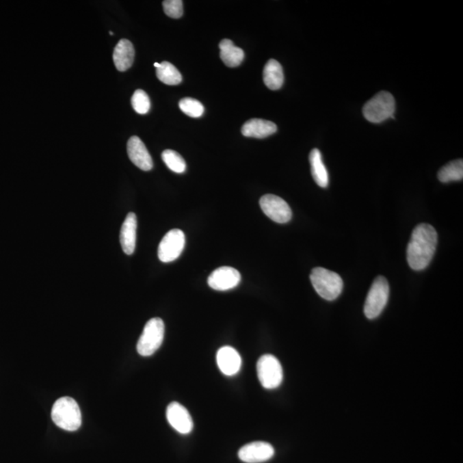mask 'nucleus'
Wrapping results in <instances>:
<instances>
[{"instance_id":"nucleus-15","label":"nucleus","mask_w":463,"mask_h":463,"mask_svg":"<svg viewBox=\"0 0 463 463\" xmlns=\"http://www.w3.org/2000/svg\"><path fill=\"white\" fill-rule=\"evenodd\" d=\"M137 228V215L131 212L127 215L120 231V244L127 255L133 254L136 248Z\"/></svg>"},{"instance_id":"nucleus-4","label":"nucleus","mask_w":463,"mask_h":463,"mask_svg":"<svg viewBox=\"0 0 463 463\" xmlns=\"http://www.w3.org/2000/svg\"><path fill=\"white\" fill-rule=\"evenodd\" d=\"M395 110L394 96L387 91H381L365 104L363 115L371 123H381L390 118L394 119Z\"/></svg>"},{"instance_id":"nucleus-16","label":"nucleus","mask_w":463,"mask_h":463,"mask_svg":"<svg viewBox=\"0 0 463 463\" xmlns=\"http://www.w3.org/2000/svg\"><path fill=\"white\" fill-rule=\"evenodd\" d=\"M135 50L129 40L122 39L115 47L113 59L115 66L120 72L130 69L134 62Z\"/></svg>"},{"instance_id":"nucleus-8","label":"nucleus","mask_w":463,"mask_h":463,"mask_svg":"<svg viewBox=\"0 0 463 463\" xmlns=\"http://www.w3.org/2000/svg\"><path fill=\"white\" fill-rule=\"evenodd\" d=\"M185 236L181 229H172L161 239L158 248L159 259L170 263L178 259L185 248Z\"/></svg>"},{"instance_id":"nucleus-23","label":"nucleus","mask_w":463,"mask_h":463,"mask_svg":"<svg viewBox=\"0 0 463 463\" xmlns=\"http://www.w3.org/2000/svg\"><path fill=\"white\" fill-rule=\"evenodd\" d=\"M161 158L167 167L176 174H183L187 169L184 158L176 151L166 150L162 152Z\"/></svg>"},{"instance_id":"nucleus-5","label":"nucleus","mask_w":463,"mask_h":463,"mask_svg":"<svg viewBox=\"0 0 463 463\" xmlns=\"http://www.w3.org/2000/svg\"><path fill=\"white\" fill-rule=\"evenodd\" d=\"M165 326L162 319L154 317L148 320L137 345L138 354L147 357L154 354L163 343Z\"/></svg>"},{"instance_id":"nucleus-1","label":"nucleus","mask_w":463,"mask_h":463,"mask_svg":"<svg viewBox=\"0 0 463 463\" xmlns=\"http://www.w3.org/2000/svg\"><path fill=\"white\" fill-rule=\"evenodd\" d=\"M438 245L436 229L427 223H421L412 233L407 250V259L410 268L422 270L430 265Z\"/></svg>"},{"instance_id":"nucleus-25","label":"nucleus","mask_w":463,"mask_h":463,"mask_svg":"<svg viewBox=\"0 0 463 463\" xmlns=\"http://www.w3.org/2000/svg\"><path fill=\"white\" fill-rule=\"evenodd\" d=\"M133 109L140 114H146L150 110V100L145 91L137 90L131 97Z\"/></svg>"},{"instance_id":"nucleus-21","label":"nucleus","mask_w":463,"mask_h":463,"mask_svg":"<svg viewBox=\"0 0 463 463\" xmlns=\"http://www.w3.org/2000/svg\"><path fill=\"white\" fill-rule=\"evenodd\" d=\"M157 68V76L161 82L167 85H178L182 82V76L176 67L171 63L164 62L161 64L155 63Z\"/></svg>"},{"instance_id":"nucleus-24","label":"nucleus","mask_w":463,"mask_h":463,"mask_svg":"<svg viewBox=\"0 0 463 463\" xmlns=\"http://www.w3.org/2000/svg\"><path fill=\"white\" fill-rule=\"evenodd\" d=\"M181 110L191 118L201 117L204 111V107L200 101L192 98H184L178 103Z\"/></svg>"},{"instance_id":"nucleus-12","label":"nucleus","mask_w":463,"mask_h":463,"mask_svg":"<svg viewBox=\"0 0 463 463\" xmlns=\"http://www.w3.org/2000/svg\"><path fill=\"white\" fill-rule=\"evenodd\" d=\"M167 419L171 427L181 434H188L194 429L191 414L178 402H171L167 408Z\"/></svg>"},{"instance_id":"nucleus-11","label":"nucleus","mask_w":463,"mask_h":463,"mask_svg":"<svg viewBox=\"0 0 463 463\" xmlns=\"http://www.w3.org/2000/svg\"><path fill=\"white\" fill-rule=\"evenodd\" d=\"M275 455L273 446L266 442H252L243 446L238 455L242 462L246 463H261L269 461Z\"/></svg>"},{"instance_id":"nucleus-6","label":"nucleus","mask_w":463,"mask_h":463,"mask_svg":"<svg viewBox=\"0 0 463 463\" xmlns=\"http://www.w3.org/2000/svg\"><path fill=\"white\" fill-rule=\"evenodd\" d=\"M390 296V286L386 278L378 276L374 280L364 306L365 315L369 319H376L386 306Z\"/></svg>"},{"instance_id":"nucleus-19","label":"nucleus","mask_w":463,"mask_h":463,"mask_svg":"<svg viewBox=\"0 0 463 463\" xmlns=\"http://www.w3.org/2000/svg\"><path fill=\"white\" fill-rule=\"evenodd\" d=\"M309 161L314 181L320 187H327L329 185V174H328L327 169L323 164L322 154H321L320 150L314 148L310 151Z\"/></svg>"},{"instance_id":"nucleus-26","label":"nucleus","mask_w":463,"mask_h":463,"mask_svg":"<svg viewBox=\"0 0 463 463\" xmlns=\"http://www.w3.org/2000/svg\"><path fill=\"white\" fill-rule=\"evenodd\" d=\"M162 6L166 15L172 18H181L183 16V2L181 0H165Z\"/></svg>"},{"instance_id":"nucleus-17","label":"nucleus","mask_w":463,"mask_h":463,"mask_svg":"<svg viewBox=\"0 0 463 463\" xmlns=\"http://www.w3.org/2000/svg\"><path fill=\"white\" fill-rule=\"evenodd\" d=\"M277 127L272 121L252 119L243 124L241 133L245 137L265 138L276 133Z\"/></svg>"},{"instance_id":"nucleus-14","label":"nucleus","mask_w":463,"mask_h":463,"mask_svg":"<svg viewBox=\"0 0 463 463\" xmlns=\"http://www.w3.org/2000/svg\"><path fill=\"white\" fill-rule=\"evenodd\" d=\"M217 365L223 374L234 376L241 367V357L234 347L225 346L221 347L216 356Z\"/></svg>"},{"instance_id":"nucleus-18","label":"nucleus","mask_w":463,"mask_h":463,"mask_svg":"<svg viewBox=\"0 0 463 463\" xmlns=\"http://www.w3.org/2000/svg\"><path fill=\"white\" fill-rule=\"evenodd\" d=\"M220 57L226 66L237 67L244 60L245 53L239 47H235L231 40L224 39L220 42Z\"/></svg>"},{"instance_id":"nucleus-22","label":"nucleus","mask_w":463,"mask_h":463,"mask_svg":"<svg viewBox=\"0 0 463 463\" xmlns=\"http://www.w3.org/2000/svg\"><path fill=\"white\" fill-rule=\"evenodd\" d=\"M438 178L442 183L462 181L463 178V161L462 159L446 164L439 170Z\"/></svg>"},{"instance_id":"nucleus-13","label":"nucleus","mask_w":463,"mask_h":463,"mask_svg":"<svg viewBox=\"0 0 463 463\" xmlns=\"http://www.w3.org/2000/svg\"><path fill=\"white\" fill-rule=\"evenodd\" d=\"M127 153L134 165L143 171L153 168V160L144 142L137 136L131 137L127 143Z\"/></svg>"},{"instance_id":"nucleus-7","label":"nucleus","mask_w":463,"mask_h":463,"mask_svg":"<svg viewBox=\"0 0 463 463\" xmlns=\"http://www.w3.org/2000/svg\"><path fill=\"white\" fill-rule=\"evenodd\" d=\"M256 371L260 383L267 390L278 388L283 380L282 365L272 354L263 356L258 361Z\"/></svg>"},{"instance_id":"nucleus-3","label":"nucleus","mask_w":463,"mask_h":463,"mask_svg":"<svg viewBox=\"0 0 463 463\" xmlns=\"http://www.w3.org/2000/svg\"><path fill=\"white\" fill-rule=\"evenodd\" d=\"M310 279L314 289L324 300L331 302L337 299L343 292V279L331 270L317 267L312 270Z\"/></svg>"},{"instance_id":"nucleus-2","label":"nucleus","mask_w":463,"mask_h":463,"mask_svg":"<svg viewBox=\"0 0 463 463\" xmlns=\"http://www.w3.org/2000/svg\"><path fill=\"white\" fill-rule=\"evenodd\" d=\"M57 427L68 432L79 430L82 425V414L77 402L73 398L64 397L55 401L51 413Z\"/></svg>"},{"instance_id":"nucleus-10","label":"nucleus","mask_w":463,"mask_h":463,"mask_svg":"<svg viewBox=\"0 0 463 463\" xmlns=\"http://www.w3.org/2000/svg\"><path fill=\"white\" fill-rule=\"evenodd\" d=\"M241 276L237 269L224 266L216 269L208 278L209 286L216 291H228L241 282Z\"/></svg>"},{"instance_id":"nucleus-20","label":"nucleus","mask_w":463,"mask_h":463,"mask_svg":"<svg viewBox=\"0 0 463 463\" xmlns=\"http://www.w3.org/2000/svg\"><path fill=\"white\" fill-rule=\"evenodd\" d=\"M263 82L272 90H277L282 88L284 82L282 66L276 59H269L263 69Z\"/></svg>"},{"instance_id":"nucleus-9","label":"nucleus","mask_w":463,"mask_h":463,"mask_svg":"<svg viewBox=\"0 0 463 463\" xmlns=\"http://www.w3.org/2000/svg\"><path fill=\"white\" fill-rule=\"evenodd\" d=\"M260 207L269 219L277 223H287L292 219V211L285 200L278 196L267 194L259 201Z\"/></svg>"}]
</instances>
